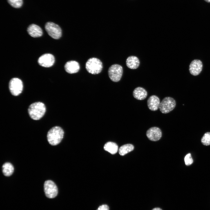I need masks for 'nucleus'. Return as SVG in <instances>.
<instances>
[{"label":"nucleus","instance_id":"obj_1","mask_svg":"<svg viewBox=\"0 0 210 210\" xmlns=\"http://www.w3.org/2000/svg\"><path fill=\"white\" fill-rule=\"evenodd\" d=\"M46 111L45 104L40 102H34L29 106L28 112L30 118L35 120L41 118L44 115Z\"/></svg>","mask_w":210,"mask_h":210},{"label":"nucleus","instance_id":"obj_2","mask_svg":"<svg viewBox=\"0 0 210 210\" xmlns=\"http://www.w3.org/2000/svg\"><path fill=\"white\" fill-rule=\"evenodd\" d=\"M64 132L60 127L55 126L50 129L48 132V141L50 145L55 146L59 144L63 138Z\"/></svg>","mask_w":210,"mask_h":210},{"label":"nucleus","instance_id":"obj_3","mask_svg":"<svg viewBox=\"0 0 210 210\" xmlns=\"http://www.w3.org/2000/svg\"><path fill=\"white\" fill-rule=\"evenodd\" d=\"M85 68L89 73L93 74H98L102 70V62L97 58H90L86 62Z\"/></svg>","mask_w":210,"mask_h":210},{"label":"nucleus","instance_id":"obj_4","mask_svg":"<svg viewBox=\"0 0 210 210\" xmlns=\"http://www.w3.org/2000/svg\"><path fill=\"white\" fill-rule=\"evenodd\" d=\"M175 99L170 97L164 98L160 103L159 109L163 113H167L172 111L176 106Z\"/></svg>","mask_w":210,"mask_h":210},{"label":"nucleus","instance_id":"obj_5","mask_svg":"<svg viewBox=\"0 0 210 210\" xmlns=\"http://www.w3.org/2000/svg\"><path fill=\"white\" fill-rule=\"evenodd\" d=\"M122 67L118 64L111 65L109 68L108 72L111 80L113 82H118L121 79L123 74Z\"/></svg>","mask_w":210,"mask_h":210},{"label":"nucleus","instance_id":"obj_6","mask_svg":"<svg viewBox=\"0 0 210 210\" xmlns=\"http://www.w3.org/2000/svg\"><path fill=\"white\" fill-rule=\"evenodd\" d=\"M45 29L48 35L55 39H58L61 36L62 30L57 24L48 22L45 24Z\"/></svg>","mask_w":210,"mask_h":210},{"label":"nucleus","instance_id":"obj_7","mask_svg":"<svg viewBox=\"0 0 210 210\" xmlns=\"http://www.w3.org/2000/svg\"><path fill=\"white\" fill-rule=\"evenodd\" d=\"M9 88L11 94L15 96H18L22 92L23 85L22 81L20 79L15 78L10 80Z\"/></svg>","mask_w":210,"mask_h":210},{"label":"nucleus","instance_id":"obj_8","mask_svg":"<svg viewBox=\"0 0 210 210\" xmlns=\"http://www.w3.org/2000/svg\"><path fill=\"white\" fill-rule=\"evenodd\" d=\"M44 190L47 197L50 198L55 197L58 193V189L55 184L52 181L47 180L45 181Z\"/></svg>","mask_w":210,"mask_h":210},{"label":"nucleus","instance_id":"obj_9","mask_svg":"<svg viewBox=\"0 0 210 210\" xmlns=\"http://www.w3.org/2000/svg\"><path fill=\"white\" fill-rule=\"evenodd\" d=\"M55 62V57L52 55L47 53L43 54L38 59V63L41 66L49 67L51 66Z\"/></svg>","mask_w":210,"mask_h":210},{"label":"nucleus","instance_id":"obj_10","mask_svg":"<svg viewBox=\"0 0 210 210\" xmlns=\"http://www.w3.org/2000/svg\"><path fill=\"white\" fill-rule=\"evenodd\" d=\"M202 68V62L199 60L195 59L190 63L189 65V71L191 75L196 76L201 73Z\"/></svg>","mask_w":210,"mask_h":210},{"label":"nucleus","instance_id":"obj_11","mask_svg":"<svg viewBox=\"0 0 210 210\" xmlns=\"http://www.w3.org/2000/svg\"><path fill=\"white\" fill-rule=\"evenodd\" d=\"M146 135L148 139L152 141H156L160 140L162 135L160 129L157 127H152L147 131Z\"/></svg>","mask_w":210,"mask_h":210},{"label":"nucleus","instance_id":"obj_12","mask_svg":"<svg viewBox=\"0 0 210 210\" xmlns=\"http://www.w3.org/2000/svg\"><path fill=\"white\" fill-rule=\"evenodd\" d=\"M160 103V100L159 97L155 95L150 96L148 98L147 102L148 108L152 111L157 110L159 108Z\"/></svg>","mask_w":210,"mask_h":210},{"label":"nucleus","instance_id":"obj_13","mask_svg":"<svg viewBox=\"0 0 210 210\" xmlns=\"http://www.w3.org/2000/svg\"><path fill=\"white\" fill-rule=\"evenodd\" d=\"M80 68L79 64L75 61H70L67 62L65 65L64 69L68 73L72 74L78 72Z\"/></svg>","mask_w":210,"mask_h":210},{"label":"nucleus","instance_id":"obj_14","mask_svg":"<svg viewBox=\"0 0 210 210\" xmlns=\"http://www.w3.org/2000/svg\"><path fill=\"white\" fill-rule=\"evenodd\" d=\"M27 31L28 34L33 37H40L43 34V31L41 28L34 24L30 25L27 29Z\"/></svg>","mask_w":210,"mask_h":210},{"label":"nucleus","instance_id":"obj_15","mask_svg":"<svg viewBox=\"0 0 210 210\" xmlns=\"http://www.w3.org/2000/svg\"><path fill=\"white\" fill-rule=\"evenodd\" d=\"M133 96L134 98L138 100H143L145 99L147 95L146 91L143 88L137 87L133 91Z\"/></svg>","mask_w":210,"mask_h":210},{"label":"nucleus","instance_id":"obj_16","mask_svg":"<svg viewBox=\"0 0 210 210\" xmlns=\"http://www.w3.org/2000/svg\"><path fill=\"white\" fill-rule=\"evenodd\" d=\"M126 64L129 68L135 69L139 66L140 62L138 58L136 56H131L129 57L126 60Z\"/></svg>","mask_w":210,"mask_h":210},{"label":"nucleus","instance_id":"obj_17","mask_svg":"<svg viewBox=\"0 0 210 210\" xmlns=\"http://www.w3.org/2000/svg\"><path fill=\"white\" fill-rule=\"evenodd\" d=\"M2 169L4 175L6 176H9L12 175L14 170L13 165L10 163L8 162L3 164Z\"/></svg>","mask_w":210,"mask_h":210},{"label":"nucleus","instance_id":"obj_18","mask_svg":"<svg viewBox=\"0 0 210 210\" xmlns=\"http://www.w3.org/2000/svg\"><path fill=\"white\" fill-rule=\"evenodd\" d=\"M104 149L111 154H114L117 152L118 147L116 143L112 142H108L104 145Z\"/></svg>","mask_w":210,"mask_h":210},{"label":"nucleus","instance_id":"obj_19","mask_svg":"<svg viewBox=\"0 0 210 210\" xmlns=\"http://www.w3.org/2000/svg\"><path fill=\"white\" fill-rule=\"evenodd\" d=\"M134 149V146L130 144H125L120 148L119 153L121 155L123 156L132 151Z\"/></svg>","mask_w":210,"mask_h":210},{"label":"nucleus","instance_id":"obj_20","mask_svg":"<svg viewBox=\"0 0 210 210\" xmlns=\"http://www.w3.org/2000/svg\"><path fill=\"white\" fill-rule=\"evenodd\" d=\"M202 144L205 146L210 145V132L205 133L201 139Z\"/></svg>","mask_w":210,"mask_h":210},{"label":"nucleus","instance_id":"obj_21","mask_svg":"<svg viewBox=\"0 0 210 210\" xmlns=\"http://www.w3.org/2000/svg\"><path fill=\"white\" fill-rule=\"evenodd\" d=\"M7 1L12 6L16 8H20L23 4V0H7Z\"/></svg>","mask_w":210,"mask_h":210},{"label":"nucleus","instance_id":"obj_22","mask_svg":"<svg viewBox=\"0 0 210 210\" xmlns=\"http://www.w3.org/2000/svg\"><path fill=\"white\" fill-rule=\"evenodd\" d=\"M185 164L186 165H190L193 162V160L190 153L186 155L184 158Z\"/></svg>","mask_w":210,"mask_h":210},{"label":"nucleus","instance_id":"obj_23","mask_svg":"<svg viewBox=\"0 0 210 210\" xmlns=\"http://www.w3.org/2000/svg\"><path fill=\"white\" fill-rule=\"evenodd\" d=\"M108 206L106 205H102L100 206L97 210H109Z\"/></svg>","mask_w":210,"mask_h":210},{"label":"nucleus","instance_id":"obj_24","mask_svg":"<svg viewBox=\"0 0 210 210\" xmlns=\"http://www.w3.org/2000/svg\"><path fill=\"white\" fill-rule=\"evenodd\" d=\"M152 210H162L160 208H155L153 209Z\"/></svg>","mask_w":210,"mask_h":210},{"label":"nucleus","instance_id":"obj_25","mask_svg":"<svg viewBox=\"0 0 210 210\" xmlns=\"http://www.w3.org/2000/svg\"><path fill=\"white\" fill-rule=\"evenodd\" d=\"M207 2L210 3V0H204Z\"/></svg>","mask_w":210,"mask_h":210}]
</instances>
